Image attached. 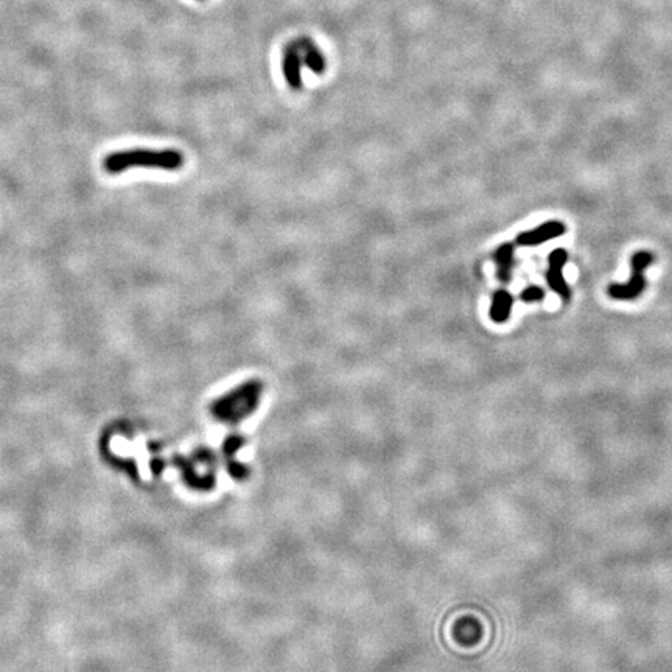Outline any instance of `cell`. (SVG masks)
I'll list each match as a JSON object with an SVG mask.
<instances>
[{"instance_id":"6da1fadb","label":"cell","mask_w":672,"mask_h":672,"mask_svg":"<svg viewBox=\"0 0 672 672\" xmlns=\"http://www.w3.org/2000/svg\"><path fill=\"white\" fill-rule=\"evenodd\" d=\"M263 394V383L260 380H248L243 381L234 390H230L227 394L221 395L210 405V413L212 416L224 422V424L234 425L239 422L245 420L246 417L259 408Z\"/></svg>"},{"instance_id":"7a4b0ae2","label":"cell","mask_w":672,"mask_h":672,"mask_svg":"<svg viewBox=\"0 0 672 672\" xmlns=\"http://www.w3.org/2000/svg\"><path fill=\"white\" fill-rule=\"evenodd\" d=\"M184 166V156L176 150H128L109 154L104 159V170L111 175H118L125 170L139 168H157L175 171Z\"/></svg>"},{"instance_id":"3957f363","label":"cell","mask_w":672,"mask_h":672,"mask_svg":"<svg viewBox=\"0 0 672 672\" xmlns=\"http://www.w3.org/2000/svg\"><path fill=\"white\" fill-rule=\"evenodd\" d=\"M654 255L648 251H638L630 259V279L625 283H611L607 293L615 301H634L640 298L646 288L644 269L652 265Z\"/></svg>"},{"instance_id":"277c9868","label":"cell","mask_w":672,"mask_h":672,"mask_svg":"<svg viewBox=\"0 0 672 672\" xmlns=\"http://www.w3.org/2000/svg\"><path fill=\"white\" fill-rule=\"evenodd\" d=\"M566 262H568V253L563 248L554 249L548 257L550 268L546 271V282H548V287L560 299L568 302L571 298V289L563 278V268Z\"/></svg>"},{"instance_id":"5b68a950","label":"cell","mask_w":672,"mask_h":672,"mask_svg":"<svg viewBox=\"0 0 672 672\" xmlns=\"http://www.w3.org/2000/svg\"><path fill=\"white\" fill-rule=\"evenodd\" d=\"M565 224L562 221H545L543 224H540L538 227L526 230V232H520L517 235V243L520 246H538L543 245V243L554 240L557 237L565 234Z\"/></svg>"},{"instance_id":"8992f818","label":"cell","mask_w":672,"mask_h":672,"mask_svg":"<svg viewBox=\"0 0 672 672\" xmlns=\"http://www.w3.org/2000/svg\"><path fill=\"white\" fill-rule=\"evenodd\" d=\"M282 69H283V75H285L288 84L291 86V89H294V90L302 89V74H301L302 61H301L299 50L294 45V42L285 50V55H283Z\"/></svg>"},{"instance_id":"52a82bcc","label":"cell","mask_w":672,"mask_h":672,"mask_svg":"<svg viewBox=\"0 0 672 672\" xmlns=\"http://www.w3.org/2000/svg\"><path fill=\"white\" fill-rule=\"evenodd\" d=\"M493 260L497 265V279L506 285L512 280L513 266H515V248L512 243H503L502 246H498L493 254Z\"/></svg>"},{"instance_id":"ba28073f","label":"cell","mask_w":672,"mask_h":672,"mask_svg":"<svg viewBox=\"0 0 672 672\" xmlns=\"http://www.w3.org/2000/svg\"><path fill=\"white\" fill-rule=\"evenodd\" d=\"M512 307H513V296L504 288L498 289L492 298L489 318L495 322V324H504V322L511 318Z\"/></svg>"},{"instance_id":"9c48e42d","label":"cell","mask_w":672,"mask_h":672,"mask_svg":"<svg viewBox=\"0 0 672 672\" xmlns=\"http://www.w3.org/2000/svg\"><path fill=\"white\" fill-rule=\"evenodd\" d=\"M294 45L298 47L301 56L304 58V63L308 69H312L314 74H322L326 70V58L322 56L313 42H310L308 39H301V41H296Z\"/></svg>"},{"instance_id":"30bf717a","label":"cell","mask_w":672,"mask_h":672,"mask_svg":"<svg viewBox=\"0 0 672 672\" xmlns=\"http://www.w3.org/2000/svg\"><path fill=\"white\" fill-rule=\"evenodd\" d=\"M545 299V291L540 287L531 285L528 288H525L522 293H520V301L525 302V304H534V302H542Z\"/></svg>"}]
</instances>
